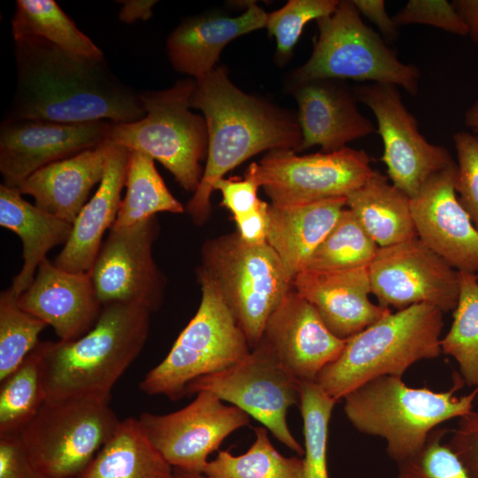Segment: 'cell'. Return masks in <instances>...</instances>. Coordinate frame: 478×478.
<instances>
[{
  "label": "cell",
  "instance_id": "5bb4252c",
  "mask_svg": "<svg viewBox=\"0 0 478 478\" xmlns=\"http://www.w3.org/2000/svg\"><path fill=\"white\" fill-rule=\"evenodd\" d=\"M250 415L203 390L185 407L167 414L143 412L139 425L164 459L176 469L203 474L208 456L236 429L249 425Z\"/></svg>",
  "mask_w": 478,
  "mask_h": 478
},
{
  "label": "cell",
  "instance_id": "2e32d148",
  "mask_svg": "<svg viewBox=\"0 0 478 478\" xmlns=\"http://www.w3.org/2000/svg\"><path fill=\"white\" fill-rule=\"evenodd\" d=\"M158 232L155 216L131 227L110 229L90 270L102 305L120 303L150 312L159 309L166 278L152 255Z\"/></svg>",
  "mask_w": 478,
  "mask_h": 478
},
{
  "label": "cell",
  "instance_id": "816d5d0a",
  "mask_svg": "<svg viewBox=\"0 0 478 478\" xmlns=\"http://www.w3.org/2000/svg\"><path fill=\"white\" fill-rule=\"evenodd\" d=\"M476 400H477V402H478V395H477V397H476Z\"/></svg>",
  "mask_w": 478,
  "mask_h": 478
},
{
  "label": "cell",
  "instance_id": "cb8c5ba5",
  "mask_svg": "<svg viewBox=\"0 0 478 478\" xmlns=\"http://www.w3.org/2000/svg\"><path fill=\"white\" fill-rule=\"evenodd\" d=\"M268 13L251 2L235 17L202 14L184 19L168 35L166 51L173 68L198 79L216 67L226 45L266 27Z\"/></svg>",
  "mask_w": 478,
  "mask_h": 478
},
{
  "label": "cell",
  "instance_id": "ee69618b",
  "mask_svg": "<svg viewBox=\"0 0 478 478\" xmlns=\"http://www.w3.org/2000/svg\"><path fill=\"white\" fill-rule=\"evenodd\" d=\"M0 478H50L31 462L18 436H0Z\"/></svg>",
  "mask_w": 478,
  "mask_h": 478
},
{
  "label": "cell",
  "instance_id": "60d3db41",
  "mask_svg": "<svg viewBox=\"0 0 478 478\" xmlns=\"http://www.w3.org/2000/svg\"><path fill=\"white\" fill-rule=\"evenodd\" d=\"M401 26L419 24L466 36L467 28L454 4L447 0H409L392 16Z\"/></svg>",
  "mask_w": 478,
  "mask_h": 478
},
{
  "label": "cell",
  "instance_id": "7c38bea8",
  "mask_svg": "<svg viewBox=\"0 0 478 478\" xmlns=\"http://www.w3.org/2000/svg\"><path fill=\"white\" fill-rule=\"evenodd\" d=\"M363 150L297 155L291 149L269 150L258 163L260 187L271 204L292 206L346 197L372 175Z\"/></svg>",
  "mask_w": 478,
  "mask_h": 478
},
{
  "label": "cell",
  "instance_id": "9c48e42d",
  "mask_svg": "<svg viewBox=\"0 0 478 478\" xmlns=\"http://www.w3.org/2000/svg\"><path fill=\"white\" fill-rule=\"evenodd\" d=\"M316 22L319 35L312 55L294 73L292 84L351 79L392 84L417 95L419 68L397 58L384 39L366 25L351 0L339 1L331 14Z\"/></svg>",
  "mask_w": 478,
  "mask_h": 478
},
{
  "label": "cell",
  "instance_id": "1f68e13d",
  "mask_svg": "<svg viewBox=\"0 0 478 478\" xmlns=\"http://www.w3.org/2000/svg\"><path fill=\"white\" fill-rule=\"evenodd\" d=\"M255 441L243 454L219 451L208 462L205 478H302L303 459L282 456L272 444L265 427L253 428Z\"/></svg>",
  "mask_w": 478,
  "mask_h": 478
},
{
  "label": "cell",
  "instance_id": "b9f144b4",
  "mask_svg": "<svg viewBox=\"0 0 478 478\" xmlns=\"http://www.w3.org/2000/svg\"><path fill=\"white\" fill-rule=\"evenodd\" d=\"M260 183L258 177V163H251L243 179L224 177L217 181L213 190H220L222 196L221 205L236 218L253 211L261 199L258 197Z\"/></svg>",
  "mask_w": 478,
  "mask_h": 478
},
{
  "label": "cell",
  "instance_id": "83f0119b",
  "mask_svg": "<svg viewBox=\"0 0 478 478\" xmlns=\"http://www.w3.org/2000/svg\"><path fill=\"white\" fill-rule=\"evenodd\" d=\"M346 207L380 248L417 236L411 198L376 170L346 197Z\"/></svg>",
  "mask_w": 478,
  "mask_h": 478
},
{
  "label": "cell",
  "instance_id": "c3c4849f",
  "mask_svg": "<svg viewBox=\"0 0 478 478\" xmlns=\"http://www.w3.org/2000/svg\"><path fill=\"white\" fill-rule=\"evenodd\" d=\"M467 28V35L478 45V0L452 2Z\"/></svg>",
  "mask_w": 478,
  "mask_h": 478
},
{
  "label": "cell",
  "instance_id": "44dd1931",
  "mask_svg": "<svg viewBox=\"0 0 478 478\" xmlns=\"http://www.w3.org/2000/svg\"><path fill=\"white\" fill-rule=\"evenodd\" d=\"M292 94L298 104L300 151L315 145L323 152L336 151L376 131L373 122L359 112L353 89L342 80L293 83Z\"/></svg>",
  "mask_w": 478,
  "mask_h": 478
},
{
  "label": "cell",
  "instance_id": "f546056e",
  "mask_svg": "<svg viewBox=\"0 0 478 478\" xmlns=\"http://www.w3.org/2000/svg\"><path fill=\"white\" fill-rule=\"evenodd\" d=\"M11 23L13 40L35 36L76 56L104 58L102 50L54 0H17Z\"/></svg>",
  "mask_w": 478,
  "mask_h": 478
},
{
  "label": "cell",
  "instance_id": "52a82bcc",
  "mask_svg": "<svg viewBox=\"0 0 478 478\" xmlns=\"http://www.w3.org/2000/svg\"><path fill=\"white\" fill-rule=\"evenodd\" d=\"M197 273L215 285L251 350L260 342L270 315L293 288L273 248L267 243L247 244L237 232L205 242Z\"/></svg>",
  "mask_w": 478,
  "mask_h": 478
},
{
  "label": "cell",
  "instance_id": "681fc988",
  "mask_svg": "<svg viewBox=\"0 0 478 478\" xmlns=\"http://www.w3.org/2000/svg\"><path fill=\"white\" fill-rule=\"evenodd\" d=\"M464 122L469 129L478 134V100L466 111Z\"/></svg>",
  "mask_w": 478,
  "mask_h": 478
},
{
  "label": "cell",
  "instance_id": "7dc6e473",
  "mask_svg": "<svg viewBox=\"0 0 478 478\" xmlns=\"http://www.w3.org/2000/svg\"><path fill=\"white\" fill-rule=\"evenodd\" d=\"M120 3L119 19L127 24L135 23L137 20L146 21L152 17V8L158 3L156 0H124Z\"/></svg>",
  "mask_w": 478,
  "mask_h": 478
},
{
  "label": "cell",
  "instance_id": "9a60e30c",
  "mask_svg": "<svg viewBox=\"0 0 478 478\" xmlns=\"http://www.w3.org/2000/svg\"><path fill=\"white\" fill-rule=\"evenodd\" d=\"M368 272L371 294L383 307L428 304L448 312L457 305L459 272L418 236L379 248Z\"/></svg>",
  "mask_w": 478,
  "mask_h": 478
},
{
  "label": "cell",
  "instance_id": "d6986e66",
  "mask_svg": "<svg viewBox=\"0 0 478 478\" xmlns=\"http://www.w3.org/2000/svg\"><path fill=\"white\" fill-rule=\"evenodd\" d=\"M261 340L301 383L314 382L346 343L328 328L314 306L293 288L268 318Z\"/></svg>",
  "mask_w": 478,
  "mask_h": 478
},
{
  "label": "cell",
  "instance_id": "f35d334b",
  "mask_svg": "<svg viewBox=\"0 0 478 478\" xmlns=\"http://www.w3.org/2000/svg\"><path fill=\"white\" fill-rule=\"evenodd\" d=\"M447 433L445 428L434 429L421 451L397 464V478H474L443 442Z\"/></svg>",
  "mask_w": 478,
  "mask_h": 478
},
{
  "label": "cell",
  "instance_id": "8992f818",
  "mask_svg": "<svg viewBox=\"0 0 478 478\" xmlns=\"http://www.w3.org/2000/svg\"><path fill=\"white\" fill-rule=\"evenodd\" d=\"M195 79L179 80L160 90H142L145 116L128 123H112L108 141L160 162L187 191L195 192L206 159L208 133L204 116L190 109Z\"/></svg>",
  "mask_w": 478,
  "mask_h": 478
},
{
  "label": "cell",
  "instance_id": "277c9868",
  "mask_svg": "<svg viewBox=\"0 0 478 478\" xmlns=\"http://www.w3.org/2000/svg\"><path fill=\"white\" fill-rule=\"evenodd\" d=\"M464 381L455 376L447 391L407 386L402 377L384 375L360 385L344 398L343 411L360 433L386 442V452L397 464L417 454L440 424L473 411L478 387L458 397Z\"/></svg>",
  "mask_w": 478,
  "mask_h": 478
},
{
  "label": "cell",
  "instance_id": "e575fe53",
  "mask_svg": "<svg viewBox=\"0 0 478 478\" xmlns=\"http://www.w3.org/2000/svg\"><path fill=\"white\" fill-rule=\"evenodd\" d=\"M379 248L345 207L304 269L338 271L368 267Z\"/></svg>",
  "mask_w": 478,
  "mask_h": 478
},
{
  "label": "cell",
  "instance_id": "6da1fadb",
  "mask_svg": "<svg viewBox=\"0 0 478 478\" xmlns=\"http://www.w3.org/2000/svg\"><path fill=\"white\" fill-rule=\"evenodd\" d=\"M13 52L16 86L2 121L128 123L145 116L140 91L123 82L104 57L76 56L35 36L14 39Z\"/></svg>",
  "mask_w": 478,
  "mask_h": 478
},
{
  "label": "cell",
  "instance_id": "f907efd6",
  "mask_svg": "<svg viewBox=\"0 0 478 478\" xmlns=\"http://www.w3.org/2000/svg\"><path fill=\"white\" fill-rule=\"evenodd\" d=\"M173 478H205V476L204 474H191V473L181 471L180 469L173 468Z\"/></svg>",
  "mask_w": 478,
  "mask_h": 478
},
{
  "label": "cell",
  "instance_id": "74e56055",
  "mask_svg": "<svg viewBox=\"0 0 478 478\" xmlns=\"http://www.w3.org/2000/svg\"><path fill=\"white\" fill-rule=\"evenodd\" d=\"M338 0H289L283 7L268 13L266 27L276 39V61L286 63L305 26L311 20L331 14Z\"/></svg>",
  "mask_w": 478,
  "mask_h": 478
},
{
  "label": "cell",
  "instance_id": "5b68a950",
  "mask_svg": "<svg viewBox=\"0 0 478 478\" xmlns=\"http://www.w3.org/2000/svg\"><path fill=\"white\" fill-rule=\"evenodd\" d=\"M443 312L418 304L389 312L346 339L339 356L315 382L338 401L373 379L402 377L414 363L440 356Z\"/></svg>",
  "mask_w": 478,
  "mask_h": 478
},
{
  "label": "cell",
  "instance_id": "ba28073f",
  "mask_svg": "<svg viewBox=\"0 0 478 478\" xmlns=\"http://www.w3.org/2000/svg\"><path fill=\"white\" fill-rule=\"evenodd\" d=\"M197 275L202 292L199 307L166 357L140 382L148 395L179 400L187 395L189 382L235 365L251 351L215 285L204 274Z\"/></svg>",
  "mask_w": 478,
  "mask_h": 478
},
{
  "label": "cell",
  "instance_id": "603a6c76",
  "mask_svg": "<svg viewBox=\"0 0 478 478\" xmlns=\"http://www.w3.org/2000/svg\"><path fill=\"white\" fill-rule=\"evenodd\" d=\"M128 157L127 148L110 142L103 179L77 215L68 241L53 262L58 268L70 273L92 269L104 232L113 226L121 204Z\"/></svg>",
  "mask_w": 478,
  "mask_h": 478
},
{
  "label": "cell",
  "instance_id": "4316f807",
  "mask_svg": "<svg viewBox=\"0 0 478 478\" xmlns=\"http://www.w3.org/2000/svg\"><path fill=\"white\" fill-rule=\"evenodd\" d=\"M0 226L14 232L22 242L23 265L10 287L19 297L32 284L47 253L66 243L73 224L29 204L16 188L1 183Z\"/></svg>",
  "mask_w": 478,
  "mask_h": 478
},
{
  "label": "cell",
  "instance_id": "bcb514c9",
  "mask_svg": "<svg viewBox=\"0 0 478 478\" xmlns=\"http://www.w3.org/2000/svg\"><path fill=\"white\" fill-rule=\"evenodd\" d=\"M359 14L366 18L379 30L384 41L394 42L398 37V27L386 10L383 0H351Z\"/></svg>",
  "mask_w": 478,
  "mask_h": 478
},
{
  "label": "cell",
  "instance_id": "484cf974",
  "mask_svg": "<svg viewBox=\"0 0 478 478\" xmlns=\"http://www.w3.org/2000/svg\"><path fill=\"white\" fill-rule=\"evenodd\" d=\"M346 207V197L312 204H269L266 243L280 258L291 281L301 272Z\"/></svg>",
  "mask_w": 478,
  "mask_h": 478
},
{
  "label": "cell",
  "instance_id": "7a4b0ae2",
  "mask_svg": "<svg viewBox=\"0 0 478 478\" xmlns=\"http://www.w3.org/2000/svg\"><path fill=\"white\" fill-rule=\"evenodd\" d=\"M190 107L203 112L208 150L200 184L186 212L196 225H203L211 213V196L217 181L261 151L291 149L299 152L302 133L297 117L241 90L223 66L195 79Z\"/></svg>",
  "mask_w": 478,
  "mask_h": 478
},
{
  "label": "cell",
  "instance_id": "8d00e7d4",
  "mask_svg": "<svg viewBox=\"0 0 478 478\" xmlns=\"http://www.w3.org/2000/svg\"><path fill=\"white\" fill-rule=\"evenodd\" d=\"M8 288L0 293V382L9 376L40 343L45 322L22 310Z\"/></svg>",
  "mask_w": 478,
  "mask_h": 478
},
{
  "label": "cell",
  "instance_id": "d4e9b609",
  "mask_svg": "<svg viewBox=\"0 0 478 478\" xmlns=\"http://www.w3.org/2000/svg\"><path fill=\"white\" fill-rule=\"evenodd\" d=\"M110 142L51 163L16 188L35 198V205L73 224L89 195L104 174Z\"/></svg>",
  "mask_w": 478,
  "mask_h": 478
},
{
  "label": "cell",
  "instance_id": "8fae6325",
  "mask_svg": "<svg viewBox=\"0 0 478 478\" xmlns=\"http://www.w3.org/2000/svg\"><path fill=\"white\" fill-rule=\"evenodd\" d=\"M301 386L266 343L260 340L239 362L189 382L187 395L203 390L214 393L259 421L285 446L303 455L305 450L291 434L286 420L289 408L300 405Z\"/></svg>",
  "mask_w": 478,
  "mask_h": 478
},
{
  "label": "cell",
  "instance_id": "7402d4cb",
  "mask_svg": "<svg viewBox=\"0 0 478 478\" xmlns=\"http://www.w3.org/2000/svg\"><path fill=\"white\" fill-rule=\"evenodd\" d=\"M293 289L319 312L328 328L346 340L391 312L370 298L368 267L324 271L303 269Z\"/></svg>",
  "mask_w": 478,
  "mask_h": 478
},
{
  "label": "cell",
  "instance_id": "7bdbcfd3",
  "mask_svg": "<svg viewBox=\"0 0 478 478\" xmlns=\"http://www.w3.org/2000/svg\"><path fill=\"white\" fill-rule=\"evenodd\" d=\"M446 443L469 474L478 478V412L471 411L459 417Z\"/></svg>",
  "mask_w": 478,
  "mask_h": 478
},
{
  "label": "cell",
  "instance_id": "f1b7e54d",
  "mask_svg": "<svg viewBox=\"0 0 478 478\" xmlns=\"http://www.w3.org/2000/svg\"><path fill=\"white\" fill-rule=\"evenodd\" d=\"M173 467L151 444L137 419L127 418L77 478H173Z\"/></svg>",
  "mask_w": 478,
  "mask_h": 478
},
{
  "label": "cell",
  "instance_id": "ffe728a7",
  "mask_svg": "<svg viewBox=\"0 0 478 478\" xmlns=\"http://www.w3.org/2000/svg\"><path fill=\"white\" fill-rule=\"evenodd\" d=\"M17 303L22 310L50 326L63 342L74 341L88 333L103 308L90 272H66L47 258Z\"/></svg>",
  "mask_w": 478,
  "mask_h": 478
},
{
  "label": "cell",
  "instance_id": "4fadbf2b",
  "mask_svg": "<svg viewBox=\"0 0 478 478\" xmlns=\"http://www.w3.org/2000/svg\"><path fill=\"white\" fill-rule=\"evenodd\" d=\"M358 102L374 113L376 132L383 144L381 160L390 182L414 197L437 172L455 164L449 150L429 143L419 129L416 118L405 107L398 87L366 83L353 88Z\"/></svg>",
  "mask_w": 478,
  "mask_h": 478
},
{
  "label": "cell",
  "instance_id": "30bf717a",
  "mask_svg": "<svg viewBox=\"0 0 478 478\" xmlns=\"http://www.w3.org/2000/svg\"><path fill=\"white\" fill-rule=\"evenodd\" d=\"M120 421L110 406V397H68L44 401L18 436L42 474L77 478Z\"/></svg>",
  "mask_w": 478,
  "mask_h": 478
},
{
  "label": "cell",
  "instance_id": "4dcf8cb0",
  "mask_svg": "<svg viewBox=\"0 0 478 478\" xmlns=\"http://www.w3.org/2000/svg\"><path fill=\"white\" fill-rule=\"evenodd\" d=\"M125 186L127 192L112 228L131 227L158 212L186 210L169 191L154 159L139 151L129 150Z\"/></svg>",
  "mask_w": 478,
  "mask_h": 478
},
{
  "label": "cell",
  "instance_id": "ab89813d",
  "mask_svg": "<svg viewBox=\"0 0 478 478\" xmlns=\"http://www.w3.org/2000/svg\"><path fill=\"white\" fill-rule=\"evenodd\" d=\"M452 140L458 159L456 193L478 230V136L468 131H459Z\"/></svg>",
  "mask_w": 478,
  "mask_h": 478
},
{
  "label": "cell",
  "instance_id": "3957f363",
  "mask_svg": "<svg viewBox=\"0 0 478 478\" xmlns=\"http://www.w3.org/2000/svg\"><path fill=\"white\" fill-rule=\"evenodd\" d=\"M150 312L130 305H103L96 325L70 342L42 341L45 401L111 397V390L147 341Z\"/></svg>",
  "mask_w": 478,
  "mask_h": 478
},
{
  "label": "cell",
  "instance_id": "ac0fdd59",
  "mask_svg": "<svg viewBox=\"0 0 478 478\" xmlns=\"http://www.w3.org/2000/svg\"><path fill=\"white\" fill-rule=\"evenodd\" d=\"M457 164L433 174L411 198L419 239L459 272H478V230L460 204Z\"/></svg>",
  "mask_w": 478,
  "mask_h": 478
},
{
  "label": "cell",
  "instance_id": "d6a6232c",
  "mask_svg": "<svg viewBox=\"0 0 478 478\" xmlns=\"http://www.w3.org/2000/svg\"><path fill=\"white\" fill-rule=\"evenodd\" d=\"M42 353L43 343L40 341L22 363L0 382V436H18L44 403Z\"/></svg>",
  "mask_w": 478,
  "mask_h": 478
},
{
  "label": "cell",
  "instance_id": "e0dca14e",
  "mask_svg": "<svg viewBox=\"0 0 478 478\" xmlns=\"http://www.w3.org/2000/svg\"><path fill=\"white\" fill-rule=\"evenodd\" d=\"M112 121L77 124L2 121L0 173L3 184L18 188L37 170L108 141Z\"/></svg>",
  "mask_w": 478,
  "mask_h": 478
},
{
  "label": "cell",
  "instance_id": "f6af8a7d",
  "mask_svg": "<svg viewBox=\"0 0 478 478\" xmlns=\"http://www.w3.org/2000/svg\"><path fill=\"white\" fill-rule=\"evenodd\" d=\"M269 204L261 200L251 212L234 218L237 234L242 241L250 245L266 243Z\"/></svg>",
  "mask_w": 478,
  "mask_h": 478
},
{
  "label": "cell",
  "instance_id": "d590c367",
  "mask_svg": "<svg viewBox=\"0 0 478 478\" xmlns=\"http://www.w3.org/2000/svg\"><path fill=\"white\" fill-rule=\"evenodd\" d=\"M336 402L315 382L302 383L299 405L305 436L302 478H328L327 442Z\"/></svg>",
  "mask_w": 478,
  "mask_h": 478
},
{
  "label": "cell",
  "instance_id": "836d02e7",
  "mask_svg": "<svg viewBox=\"0 0 478 478\" xmlns=\"http://www.w3.org/2000/svg\"><path fill=\"white\" fill-rule=\"evenodd\" d=\"M441 349L458 363L464 382L478 387V276L474 274L459 272V299Z\"/></svg>",
  "mask_w": 478,
  "mask_h": 478
}]
</instances>
